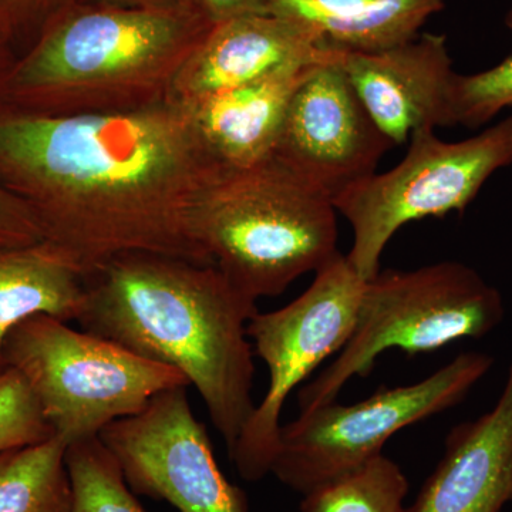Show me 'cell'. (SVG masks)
Segmentation results:
<instances>
[{"label":"cell","instance_id":"obj_16","mask_svg":"<svg viewBox=\"0 0 512 512\" xmlns=\"http://www.w3.org/2000/svg\"><path fill=\"white\" fill-rule=\"evenodd\" d=\"M87 276L53 242L0 248V373L6 369L3 343L10 330L36 315L79 319Z\"/></svg>","mask_w":512,"mask_h":512},{"label":"cell","instance_id":"obj_7","mask_svg":"<svg viewBox=\"0 0 512 512\" xmlns=\"http://www.w3.org/2000/svg\"><path fill=\"white\" fill-rule=\"evenodd\" d=\"M510 165L512 114L457 143L440 140L434 128L413 131L396 167L370 175L332 202L352 227L350 266L369 281L399 229L423 218L463 214L488 178Z\"/></svg>","mask_w":512,"mask_h":512},{"label":"cell","instance_id":"obj_4","mask_svg":"<svg viewBox=\"0 0 512 512\" xmlns=\"http://www.w3.org/2000/svg\"><path fill=\"white\" fill-rule=\"evenodd\" d=\"M338 211L274 157L229 170L205 191L192 228L212 264L248 298H275L338 251Z\"/></svg>","mask_w":512,"mask_h":512},{"label":"cell","instance_id":"obj_29","mask_svg":"<svg viewBox=\"0 0 512 512\" xmlns=\"http://www.w3.org/2000/svg\"><path fill=\"white\" fill-rule=\"evenodd\" d=\"M505 25H507V28L512 32V6L510 10H508L507 16H505Z\"/></svg>","mask_w":512,"mask_h":512},{"label":"cell","instance_id":"obj_10","mask_svg":"<svg viewBox=\"0 0 512 512\" xmlns=\"http://www.w3.org/2000/svg\"><path fill=\"white\" fill-rule=\"evenodd\" d=\"M99 439L134 494L180 512H248L247 495L222 474L207 429L192 413L187 387L158 394Z\"/></svg>","mask_w":512,"mask_h":512},{"label":"cell","instance_id":"obj_23","mask_svg":"<svg viewBox=\"0 0 512 512\" xmlns=\"http://www.w3.org/2000/svg\"><path fill=\"white\" fill-rule=\"evenodd\" d=\"M74 0H0V33L15 49L33 42L47 20Z\"/></svg>","mask_w":512,"mask_h":512},{"label":"cell","instance_id":"obj_3","mask_svg":"<svg viewBox=\"0 0 512 512\" xmlns=\"http://www.w3.org/2000/svg\"><path fill=\"white\" fill-rule=\"evenodd\" d=\"M214 26L198 9L74 0L56 12L0 84V106L35 116L121 113L170 99Z\"/></svg>","mask_w":512,"mask_h":512},{"label":"cell","instance_id":"obj_13","mask_svg":"<svg viewBox=\"0 0 512 512\" xmlns=\"http://www.w3.org/2000/svg\"><path fill=\"white\" fill-rule=\"evenodd\" d=\"M311 28L275 15L242 16L212 26L175 79L170 99L188 104L289 67L338 60Z\"/></svg>","mask_w":512,"mask_h":512},{"label":"cell","instance_id":"obj_25","mask_svg":"<svg viewBox=\"0 0 512 512\" xmlns=\"http://www.w3.org/2000/svg\"><path fill=\"white\" fill-rule=\"evenodd\" d=\"M214 25L242 16L271 15L268 0H198Z\"/></svg>","mask_w":512,"mask_h":512},{"label":"cell","instance_id":"obj_5","mask_svg":"<svg viewBox=\"0 0 512 512\" xmlns=\"http://www.w3.org/2000/svg\"><path fill=\"white\" fill-rule=\"evenodd\" d=\"M504 315L498 289L461 262L379 271L366 282L355 329L345 348L299 389V410L308 412L336 402L346 383L369 375L386 350L417 355L460 339L483 338L503 322Z\"/></svg>","mask_w":512,"mask_h":512},{"label":"cell","instance_id":"obj_6","mask_svg":"<svg viewBox=\"0 0 512 512\" xmlns=\"http://www.w3.org/2000/svg\"><path fill=\"white\" fill-rule=\"evenodd\" d=\"M3 359L28 383L53 434L67 446L96 439L160 393L190 387L174 367L49 315L32 316L10 330Z\"/></svg>","mask_w":512,"mask_h":512},{"label":"cell","instance_id":"obj_24","mask_svg":"<svg viewBox=\"0 0 512 512\" xmlns=\"http://www.w3.org/2000/svg\"><path fill=\"white\" fill-rule=\"evenodd\" d=\"M42 239V228L32 211L0 187V248L36 244Z\"/></svg>","mask_w":512,"mask_h":512},{"label":"cell","instance_id":"obj_27","mask_svg":"<svg viewBox=\"0 0 512 512\" xmlns=\"http://www.w3.org/2000/svg\"><path fill=\"white\" fill-rule=\"evenodd\" d=\"M80 2L109 3V5L128 6V8L202 10L198 0H80Z\"/></svg>","mask_w":512,"mask_h":512},{"label":"cell","instance_id":"obj_9","mask_svg":"<svg viewBox=\"0 0 512 512\" xmlns=\"http://www.w3.org/2000/svg\"><path fill=\"white\" fill-rule=\"evenodd\" d=\"M365 279L346 255L338 254L315 272L312 285L274 312H256L248 336L269 372L268 390L229 454L244 480L271 474L281 414L288 397L330 356L339 353L355 329Z\"/></svg>","mask_w":512,"mask_h":512},{"label":"cell","instance_id":"obj_18","mask_svg":"<svg viewBox=\"0 0 512 512\" xmlns=\"http://www.w3.org/2000/svg\"><path fill=\"white\" fill-rule=\"evenodd\" d=\"M67 447L66 441L52 436L0 453V512H70Z\"/></svg>","mask_w":512,"mask_h":512},{"label":"cell","instance_id":"obj_26","mask_svg":"<svg viewBox=\"0 0 512 512\" xmlns=\"http://www.w3.org/2000/svg\"><path fill=\"white\" fill-rule=\"evenodd\" d=\"M305 2L325 15L346 18L375 5L379 0H305Z\"/></svg>","mask_w":512,"mask_h":512},{"label":"cell","instance_id":"obj_28","mask_svg":"<svg viewBox=\"0 0 512 512\" xmlns=\"http://www.w3.org/2000/svg\"><path fill=\"white\" fill-rule=\"evenodd\" d=\"M16 59H18V56H16L15 49L10 46L8 40L0 33V84L8 76L10 67L13 66Z\"/></svg>","mask_w":512,"mask_h":512},{"label":"cell","instance_id":"obj_19","mask_svg":"<svg viewBox=\"0 0 512 512\" xmlns=\"http://www.w3.org/2000/svg\"><path fill=\"white\" fill-rule=\"evenodd\" d=\"M407 491L402 468L382 454L355 473L303 495L301 512H404Z\"/></svg>","mask_w":512,"mask_h":512},{"label":"cell","instance_id":"obj_21","mask_svg":"<svg viewBox=\"0 0 512 512\" xmlns=\"http://www.w3.org/2000/svg\"><path fill=\"white\" fill-rule=\"evenodd\" d=\"M512 109V56L491 69L454 76L450 93L451 126L478 128Z\"/></svg>","mask_w":512,"mask_h":512},{"label":"cell","instance_id":"obj_12","mask_svg":"<svg viewBox=\"0 0 512 512\" xmlns=\"http://www.w3.org/2000/svg\"><path fill=\"white\" fill-rule=\"evenodd\" d=\"M340 67L377 127L402 146L419 128L451 127V69L446 36L417 35L383 52L342 50Z\"/></svg>","mask_w":512,"mask_h":512},{"label":"cell","instance_id":"obj_11","mask_svg":"<svg viewBox=\"0 0 512 512\" xmlns=\"http://www.w3.org/2000/svg\"><path fill=\"white\" fill-rule=\"evenodd\" d=\"M339 59L316 64L293 93L272 153L330 202L377 173L396 147L367 113Z\"/></svg>","mask_w":512,"mask_h":512},{"label":"cell","instance_id":"obj_20","mask_svg":"<svg viewBox=\"0 0 512 512\" xmlns=\"http://www.w3.org/2000/svg\"><path fill=\"white\" fill-rule=\"evenodd\" d=\"M66 466L72 481L70 512H147L99 437L70 444Z\"/></svg>","mask_w":512,"mask_h":512},{"label":"cell","instance_id":"obj_22","mask_svg":"<svg viewBox=\"0 0 512 512\" xmlns=\"http://www.w3.org/2000/svg\"><path fill=\"white\" fill-rule=\"evenodd\" d=\"M55 436L28 383L16 370L0 373V453Z\"/></svg>","mask_w":512,"mask_h":512},{"label":"cell","instance_id":"obj_1","mask_svg":"<svg viewBox=\"0 0 512 512\" xmlns=\"http://www.w3.org/2000/svg\"><path fill=\"white\" fill-rule=\"evenodd\" d=\"M227 171L173 99L70 117L0 106V187L86 276L133 252L214 265L192 215Z\"/></svg>","mask_w":512,"mask_h":512},{"label":"cell","instance_id":"obj_17","mask_svg":"<svg viewBox=\"0 0 512 512\" xmlns=\"http://www.w3.org/2000/svg\"><path fill=\"white\" fill-rule=\"evenodd\" d=\"M269 12L308 26L326 46L346 52L376 53L410 42L444 0H379L346 18L319 12L305 0H268Z\"/></svg>","mask_w":512,"mask_h":512},{"label":"cell","instance_id":"obj_2","mask_svg":"<svg viewBox=\"0 0 512 512\" xmlns=\"http://www.w3.org/2000/svg\"><path fill=\"white\" fill-rule=\"evenodd\" d=\"M86 279L82 329L183 373L231 454L256 407L254 299L215 265L146 252L116 256Z\"/></svg>","mask_w":512,"mask_h":512},{"label":"cell","instance_id":"obj_14","mask_svg":"<svg viewBox=\"0 0 512 512\" xmlns=\"http://www.w3.org/2000/svg\"><path fill=\"white\" fill-rule=\"evenodd\" d=\"M512 501V362L491 412L454 427L439 466L404 512H500Z\"/></svg>","mask_w":512,"mask_h":512},{"label":"cell","instance_id":"obj_8","mask_svg":"<svg viewBox=\"0 0 512 512\" xmlns=\"http://www.w3.org/2000/svg\"><path fill=\"white\" fill-rule=\"evenodd\" d=\"M493 363L485 353L464 352L421 382L383 387L350 406L332 402L299 412L282 424L271 474L306 495L355 473L382 456L394 434L466 399Z\"/></svg>","mask_w":512,"mask_h":512},{"label":"cell","instance_id":"obj_15","mask_svg":"<svg viewBox=\"0 0 512 512\" xmlns=\"http://www.w3.org/2000/svg\"><path fill=\"white\" fill-rule=\"evenodd\" d=\"M315 66L279 70L264 79L183 106L201 140L222 167H252L274 153L293 93Z\"/></svg>","mask_w":512,"mask_h":512}]
</instances>
